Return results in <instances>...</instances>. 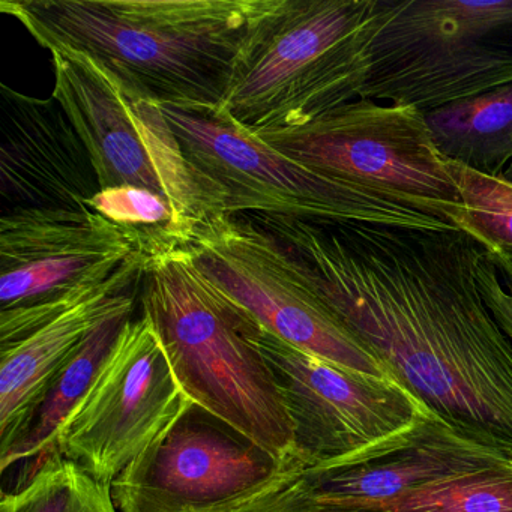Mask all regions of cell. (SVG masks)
<instances>
[{
    "label": "cell",
    "instance_id": "cell-17",
    "mask_svg": "<svg viewBox=\"0 0 512 512\" xmlns=\"http://www.w3.org/2000/svg\"><path fill=\"white\" fill-rule=\"evenodd\" d=\"M133 311L134 305L122 308L98 323L59 368L19 437L0 452L2 472L20 461L43 460L56 449L65 422L91 391Z\"/></svg>",
    "mask_w": 512,
    "mask_h": 512
},
{
    "label": "cell",
    "instance_id": "cell-9",
    "mask_svg": "<svg viewBox=\"0 0 512 512\" xmlns=\"http://www.w3.org/2000/svg\"><path fill=\"white\" fill-rule=\"evenodd\" d=\"M304 470L191 401L112 494L119 512H247Z\"/></svg>",
    "mask_w": 512,
    "mask_h": 512
},
{
    "label": "cell",
    "instance_id": "cell-10",
    "mask_svg": "<svg viewBox=\"0 0 512 512\" xmlns=\"http://www.w3.org/2000/svg\"><path fill=\"white\" fill-rule=\"evenodd\" d=\"M52 97L88 149L101 190L137 187L172 205L185 242L209 218L223 215L185 160L160 106L130 100L86 56L52 52Z\"/></svg>",
    "mask_w": 512,
    "mask_h": 512
},
{
    "label": "cell",
    "instance_id": "cell-24",
    "mask_svg": "<svg viewBox=\"0 0 512 512\" xmlns=\"http://www.w3.org/2000/svg\"><path fill=\"white\" fill-rule=\"evenodd\" d=\"M247 512H358L349 509L319 505L308 499L293 485V481L281 490L269 494L265 499L254 503Z\"/></svg>",
    "mask_w": 512,
    "mask_h": 512
},
{
    "label": "cell",
    "instance_id": "cell-20",
    "mask_svg": "<svg viewBox=\"0 0 512 512\" xmlns=\"http://www.w3.org/2000/svg\"><path fill=\"white\" fill-rule=\"evenodd\" d=\"M368 512H512V467L439 479Z\"/></svg>",
    "mask_w": 512,
    "mask_h": 512
},
{
    "label": "cell",
    "instance_id": "cell-26",
    "mask_svg": "<svg viewBox=\"0 0 512 512\" xmlns=\"http://www.w3.org/2000/svg\"><path fill=\"white\" fill-rule=\"evenodd\" d=\"M505 250L508 251V253L512 256V248H505Z\"/></svg>",
    "mask_w": 512,
    "mask_h": 512
},
{
    "label": "cell",
    "instance_id": "cell-11",
    "mask_svg": "<svg viewBox=\"0 0 512 512\" xmlns=\"http://www.w3.org/2000/svg\"><path fill=\"white\" fill-rule=\"evenodd\" d=\"M142 251L139 233L95 211L0 214V347L91 296Z\"/></svg>",
    "mask_w": 512,
    "mask_h": 512
},
{
    "label": "cell",
    "instance_id": "cell-8",
    "mask_svg": "<svg viewBox=\"0 0 512 512\" xmlns=\"http://www.w3.org/2000/svg\"><path fill=\"white\" fill-rule=\"evenodd\" d=\"M254 134L308 169L391 194L457 227L461 199L451 167L424 113L412 107L358 98L302 127Z\"/></svg>",
    "mask_w": 512,
    "mask_h": 512
},
{
    "label": "cell",
    "instance_id": "cell-14",
    "mask_svg": "<svg viewBox=\"0 0 512 512\" xmlns=\"http://www.w3.org/2000/svg\"><path fill=\"white\" fill-rule=\"evenodd\" d=\"M0 199L14 211H92L101 191L88 149L61 104L0 86Z\"/></svg>",
    "mask_w": 512,
    "mask_h": 512
},
{
    "label": "cell",
    "instance_id": "cell-22",
    "mask_svg": "<svg viewBox=\"0 0 512 512\" xmlns=\"http://www.w3.org/2000/svg\"><path fill=\"white\" fill-rule=\"evenodd\" d=\"M89 208L142 236L143 250L158 244L184 245L185 235L172 205L160 194L137 187L101 190Z\"/></svg>",
    "mask_w": 512,
    "mask_h": 512
},
{
    "label": "cell",
    "instance_id": "cell-23",
    "mask_svg": "<svg viewBox=\"0 0 512 512\" xmlns=\"http://www.w3.org/2000/svg\"><path fill=\"white\" fill-rule=\"evenodd\" d=\"M476 278L488 307L512 338V256L505 248L482 250L476 262Z\"/></svg>",
    "mask_w": 512,
    "mask_h": 512
},
{
    "label": "cell",
    "instance_id": "cell-18",
    "mask_svg": "<svg viewBox=\"0 0 512 512\" xmlns=\"http://www.w3.org/2000/svg\"><path fill=\"white\" fill-rule=\"evenodd\" d=\"M440 154L484 175L512 163V85L425 115Z\"/></svg>",
    "mask_w": 512,
    "mask_h": 512
},
{
    "label": "cell",
    "instance_id": "cell-1",
    "mask_svg": "<svg viewBox=\"0 0 512 512\" xmlns=\"http://www.w3.org/2000/svg\"><path fill=\"white\" fill-rule=\"evenodd\" d=\"M437 415L512 449V338L488 307L461 229L236 214Z\"/></svg>",
    "mask_w": 512,
    "mask_h": 512
},
{
    "label": "cell",
    "instance_id": "cell-13",
    "mask_svg": "<svg viewBox=\"0 0 512 512\" xmlns=\"http://www.w3.org/2000/svg\"><path fill=\"white\" fill-rule=\"evenodd\" d=\"M182 247L215 286L275 337L358 373L395 376L230 215L209 218Z\"/></svg>",
    "mask_w": 512,
    "mask_h": 512
},
{
    "label": "cell",
    "instance_id": "cell-15",
    "mask_svg": "<svg viewBox=\"0 0 512 512\" xmlns=\"http://www.w3.org/2000/svg\"><path fill=\"white\" fill-rule=\"evenodd\" d=\"M146 253L136 254L91 296L0 353V452L10 448L59 368L110 314L133 307Z\"/></svg>",
    "mask_w": 512,
    "mask_h": 512
},
{
    "label": "cell",
    "instance_id": "cell-19",
    "mask_svg": "<svg viewBox=\"0 0 512 512\" xmlns=\"http://www.w3.org/2000/svg\"><path fill=\"white\" fill-rule=\"evenodd\" d=\"M31 478L2 494L0 512H118L112 487L53 449Z\"/></svg>",
    "mask_w": 512,
    "mask_h": 512
},
{
    "label": "cell",
    "instance_id": "cell-2",
    "mask_svg": "<svg viewBox=\"0 0 512 512\" xmlns=\"http://www.w3.org/2000/svg\"><path fill=\"white\" fill-rule=\"evenodd\" d=\"M260 0H2L50 52L91 59L130 100L220 107Z\"/></svg>",
    "mask_w": 512,
    "mask_h": 512
},
{
    "label": "cell",
    "instance_id": "cell-25",
    "mask_svg": "<svg viewBox=\"0 0 512 512\" xmlns=\"http://www.w3.org/2000/svg\"><path fill=\"white\" fill-rule=\"evenodd\" d=\"M500 176H502L505 181H508L509 184H512V163L509 164L508 169H506Z\"/></svg>",
    "mask_w": 512,
    "mask_h": 512
},
{
    "label": "cell",
    "instance_id": "cell-5",
    "mask_svg": "<svg viewBox=\"0 0 512 512\" xmlns=\"http://www.w3.org/2000/svg\"><path fill=\"white\" fill-rule=\"evenodd\" d=\"M160 109L185 160L223 215L457 229L421 206L290 160L236 124L220 107L166 104Z\"/></svg>",
    "mask_w": 512,
    "mask_h": 512
},
{
    "label": "cell",
    "instance_id": "cell-7",
    "mask_svg": "<svg viewBox=\"0 0 512 512\" xmlns=\"http://www.w3.org/2000/svg\"><path fill=\"white\" fill-rule=\"evenodd\" d=\"M256 343L292 419L296 457L305 469L373 463L440 422L397 376H368L332 364L262 325Z\"/></svg>",
    "mask_w": 512,
    "mask_h": 512
},
{
    "label": "cell",
    "instance_id": "cell-16",
    "mask_svg": "<svg viewBox=\"0 0 512 512\" xmlns=\"http://www.w3.org/2000/svg\"><path fill=\"white\" fill-rule=\"evenodd\" d=\"M512 467L499 448L449 434L404 451L389 463L305 469L293 485L319 505L368 512L407 491L449 476Z\"/></svg>",
    "mask_w": 512,
    "mask_h": 512
},
{
    "label": "cell",
    "instance_id": "cell-12",
    "mask_svg": "<svg viewBox=\"0 0 512 512\" xmlns=\"http://www.w3.org/2000/svg\"><path fill=\"white\" fill-rule=\"evenodd\" d=\"M151 319H130L56 449L103 484L112 482L190 406Z\"/></svg>",
    "mask_w": 512,
    "mask_h": 512
},
{
    "label": "cell",
    "instance_id": "cell-6",
    "mask_svg": "<svg viewBox=\"0 0 512 512\" xmlns=\"http://www.w3.org/2000/svg\"><path fill=\"white\" fill-rule=\"evenodd\" d=\"M512 85V0H382L361 97L428 115Z\"/></svg>",
    "mask_w": 512,
    "mask_h": 512
},
{
    "label": "cell",
    "instance_id": "cell-4",
    "mask_svg": "<svg viewBox=\"0 0 512 512\" xmlns=\"http://www.w3.org/2000/svg\"><path fill=\"white\" fill-rule=\"evenodd\" d=\"M380 22L382 0H260L220 109L257 133L358 100Z\"/></svg>",
    "mask_w": 512,
    "mask_h": 512
},
{
    "label": "cell",
    "instance_id": "cell-3",
    "mask_svg": "<svg viewBox=\"0 0 512 512\" xmlns=\"http://www.w3.org/2000/svg\"><path fill=\"white\" fill-rule=\"evenodd\" d=\"M145 253L143 313L185 394L272 454L298 458L292 419L256 343L259 320L215 286L187 248L158 244Z\"/></svg>",
    "mask_w": 512,
    "mask_h": 512
},
{
    "label": "cell",
    "instance_id": "cell-21",
    "mask_svg": "<svg viewBox=\"0 0 512 512\" xmlns=\"http://www.w3.org/2000/svg\"><path fill=\"white\" fill-rule=\"evenodd\" d=\"M460 193L457 227L488 248H512V184L448 161Z\"/></svg>",
    "mask_w": 512,
    "mask_h": 512
}]
</instances>
